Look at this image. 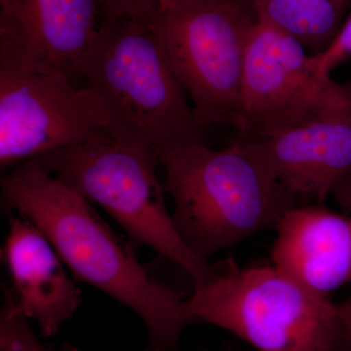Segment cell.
Instances as JSON below:
<instances>
[{"label": "cell", "instance_id": "cell-16", "mask_svg": "<svg viewBox=\"0 0 351 351\" xmlns=\"http://www.w3.org/2000/svg\"><path fill=\"white\" fill-rule=\"evenodd\" d=\"M351 59V13L343 22L338 36L331 46L319 55H311L314 69L323 75H331V71L339 64Z\"/></svg>", "mask_w": 351, "mask_h": 351}, {"label": "cell", "instance_id": "cell-5", "mask_svg": "<svg viewBox=\"0 0 351 351\" xmlns=\"http://www.w3.org/2000/svg\"><path fill=\"white\" fill-rule=\"evenodd\" d=\"M44 169L104 208L132 241L179 265L193 284L208 280L213 265L182 240L168 213L154 152L112 138H96L36 157Z\"/></svg>", "mask_w": 351, "mask_h": 351}, {"label": "cell", "instance_id": "cell-12", "mask_svg": "<svg viewBox=\"0 0 351 351\" xmlns=\"http://www.w3.org/2000/svg\"><path fill=\"white\" fill-rule=\"evenodd\" d=\"M7 216L2 260L10 277L9 288L23 313L38 323L41 335L55 336L82 304V290L38 226L23 217Z\"/></svg>", "mask_w": 351, "mask_h": 351}, {"label": "cell", "instance_id": "cell-2", "mask_svg": "<svg viewBox=\"0 0 351 351\" xmlns=\"http://www.w3.org/2000/svg\"><path fill=\"white\" fill-rule=\"evenodd\" d=\"M163 186L173 221L202 260L267 230L302 201L233 143L221 151L196 144L164 152Z\"/></svg>", "mask_w": 351, "mask_h": 351}, {"label": "cell", "instance_id": "cell-14", "mask_svg": "<svg viewBox=\"0 0 351 351\" xmlns=\"http://www.w3.org/2000/svg\"><path fill=\"white\" fill-rule=\"evenodd\" d=\"M0 311V351H80L64 343L60 348L44 345L32 332L11 289L5 285Z\"/></svg>", "mask_w": 351, "mask_h": 351}, {"label": "cell", "instance_id": "cell-18", "mask_svg": "<svg viewBox=\"0 0 351 351\" xmlns=\"http://www.w3.org/2000/svg\"><path fill=\"white\" fill-rule=\"evenodd\" d=\"M182 1V0H158L159 3H171V2Z\"/></svg>", "mask_w": 351, "mask_h": 351}, {"label": "cell", "instance_id": "cell-1", "mask_svg": "<svg viewBox=\"0 0 351 351\" xmlns=\"http://www.w3.org/2000/svg\"><path fill=\"white\" fill-rule=\"evenodd\" d=\"M89 201L44 169L38 158L1 179L2 211H17L44 233L76 280L90 284L138 314L149 332L147 351H182L193 324L184 301L138 261L136 243L119 237Z\"/></svg>", "mask_w": 351, "mask_h": 351}, {"label": "cell", "instance_id": "cell-17", "mask_svg": "<svg viewBox=\"0 0 351 351\" xmlns=\"http://www.w3.org/2000/svg\"><path fill=\"white\" fill-rule=\"evenodd\" d=\"M339 324H341V341L339 351H351V295L338 304Z\"/></svg>", "mask_w": 351, "mask_h": 351}, {"label": "cell", "instance_id": "cell-3", "mask_svg": "<svg viewBox=\"0 0 351 351\" xmlns=\"http://www.w3.org/2000/svg\"><path fill=\"white\" fill-rule=\"evenodd\" d=\"M82 77L105 104L122 142L154 152L205 144L196 119L151 27L130 19L104 22Z\"/></svg>", "mask_w": 351, "mask_h": 351}, {"label": "cell", "instance_id": "cell-4", "mask_svg": "<svg viewBox=\"0 0 351 351\" xmlns=\"http://www.w3.org/2000/svg\"><path fill=\"white\" fill-rule=\"evenodd\" d=\"M191 323L225 329L260 351H339L338 304L274 265H213L208 280L184 301Z\"/></svg>", "mask_w": 351, "mask_h": 351}, {"label": "cell", "instance_id": "cell-7", "mask_svg": "<svg viewBox=\"0 0 351 351\" xmlns=\"http://www.w3.org/2000/svg\"><path fill=\"white\" fill-rule=\"evenodd\" d=\"M351 97V82L318 73L299 41L257 21L247 45L239 136L271 137L326 119Z\"/></svg>", "mask_w": 351, "mask_h": 351}, {"label": "cell", "instance_id": "cell-8", "mask_svg": "<svg viewBox=\"0 0 351 351\" xmlns=\"http://www.w3.org/2000/svg\"><path fill=\"white\" fill-rule=\"evenodd\" d=\"M122 142L91 87L56 73L0 66V167L96 140Z\"/></svg>", "mask_w": 351, "mask_h": 351}, {"label": "cell", "instance_id": "cell-6", "mask_svg": "<svg viewBox=\"0 0 351 351\" xmlns=\"http://www.w3.org/2000/svg\"><path fill=\"white\" fill-rule=\"evenodd\" d=\"M252 0L159 3L149 22L204 127H237L247 45L257 23Z\"/></svg>", "mask_w": 351, "mask_h": 351}, {"label": "cell", "instance_id": "cell-11", "mask_svg": "<svg viewBox=\"0 0 351 351\" xmlns=\"http://www.w3.org/2000/svg\"><path fill=\"white\" fill-rule=\"evenodd\" d=\"M274 267L315 294L351 283V216L319 205H298L276 226Z\"/></svg>", "mask_w": 351, "mask_h": 351}, {"label": "cell", "instance_id": "cell-10", "mask_svg": "<svg viewBox=\"0 0 351 351\" xmlns=\"http://www.w3.org/2000/svg\"><path fill=\"white\" fill-rule=\"evenodd\" d=\"M234 143L300 200L332 197L351 215V97L315 123Z\"/></svg>", "mask_w": 351, "mask_h": 351}, {"label": "cell", "instance_id": "cell-9", "mask_svg": "<svg viewBox=\"0 0 351 351\" xmlns=\"http://www.w3.org/2000/svg\"><path fill=\"white\" fill-rule=\"evenodd\" d=\"M98 0H0V66L82 77Z\"/></svg>", "mask_w": 351, "mask_h": 351}, {"label": "cell", "instance_id": "cell-13", "mask_svg": "<svg viewBox=\"0 0 351 351\" xmlns=\"http://www.w3.org/2000/svg\"><path fill=\"white\" fill-rule=\"evenodd\" d=\"M348 0H252L260 22L299 41L311 55L331 46L343 24Z\"/></svg>", "mask_w": 351, "mask_h": 351}, {"label": "cell", "instance_id": "cell-15", "mask_svg": "<svg viewBox=\"0 0 351 351\" xmlns=\"http://www.w3.org/2000/svg\"><path fill=\"white\" fill-rule=\"evenodd\" d=\"M104 22L130 19L149 24L158 0H98Z\"/></svg>", "mask_w": 351, "mask_h": 351}]
</instances>
